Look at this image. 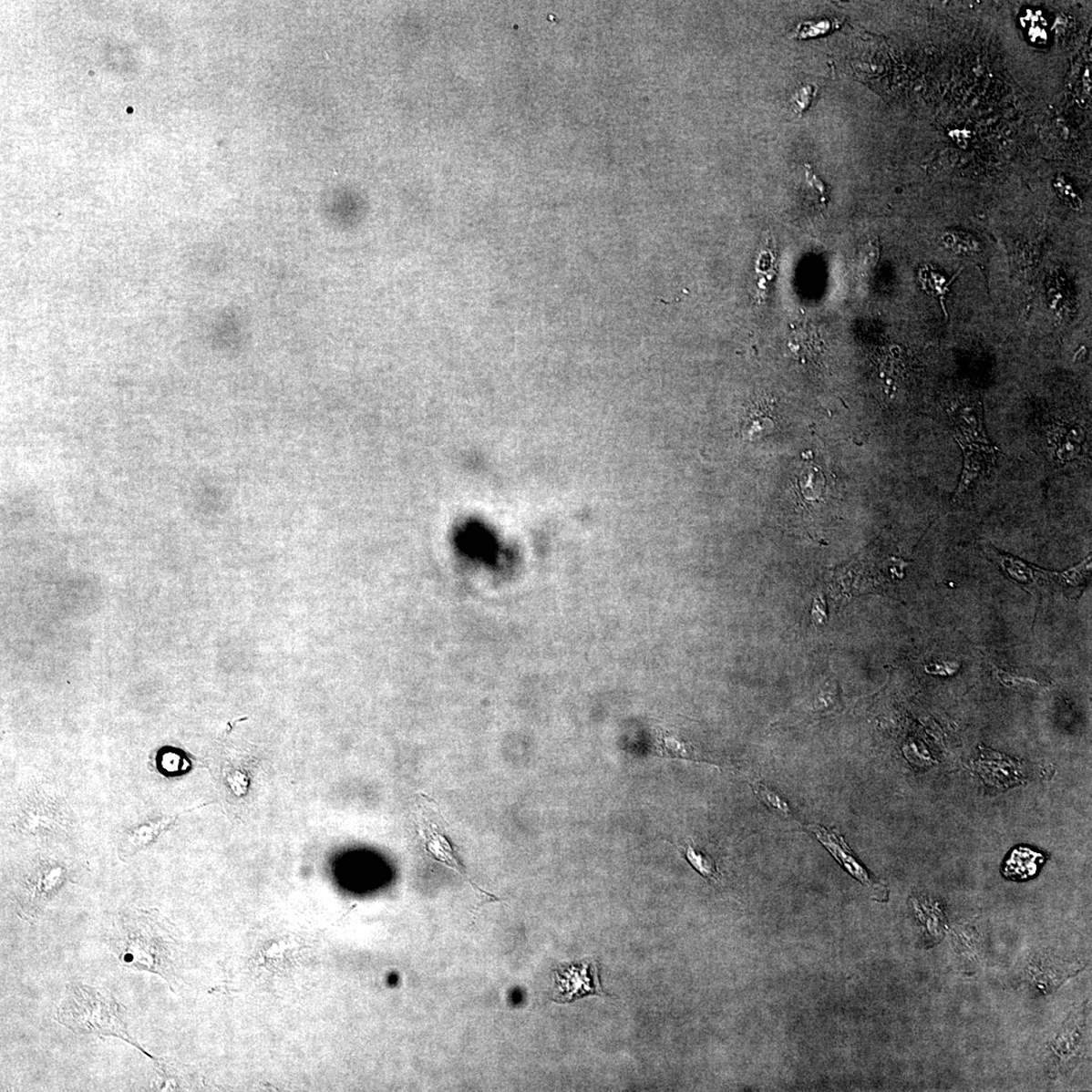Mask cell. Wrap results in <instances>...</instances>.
<instances>
[{"instance_id": "obj_9", "label": "cell", "mask_w": 1092, "mask_h": 1092, "mask_svg": "<svg viewBox=\"0 0 1092 1092\" xmlns=\"http://www.w3.org/2000/svg\"><path fill=\"white\" fill-rule=\"evenodd\" d=\"M1043 857L1035 851L1019 848L1013 851L1010 859L1006 860L1004 873L1006 877L1025 879L1033 876L1042 862Z\"/></svg>"}, {"instance_id": "obj_13", "label": "cell", "mask_w": 1092, "mask_h": 1092, "mask_svg": "<svg viewBox=\"0 0 1092 1092\" xmlns=\"http://www.w3.org/2000/svg\"><path fill=\"white\" fill-rule=\"evenodd\" d=\"M811 91H812V88H804L801 89V91L798 92V95H796V97H795L796 105H798L799 107L800 110H803V108H807L809 105V103H810V101H809L810 96L809 95L811 94Z\"/></svg>"}, {"instance_id": "obj_8", "label": "cell", "mask_w": 1092, "mask_h": 1092, "mask_svg": "<svg viewBox=\"0 0 1092 1092\" xmlns=\"http://www.w3.org/2000/svg\"><path fill=\"white\" fill-rule=\"evenodd\" d=\"M169 819H159L142 823L129 830L122 840L119 850L126 857L133 855L139 850L145 848L159 838L161 831L169 825Z\"/></svg>"}, {"instance_id": "obj_3", "label": "cell", "mask_w": 1092, "mask_h": 1092, "mask_svg": "<svg viewBox=\"0 0 1092 1092\" xmlns=\"http://www.w3.org/2000/svg\"><path fill=\"white\" fill-rule=\"evenodd\" d=\"M552 1001L569 1004L591 995L606 996L600 984L599 966L595 960L587 959L564 964L554 971Z\"/></svg>"}, {"instance_id": "obj_11", "label": "cell", "mask_w": 1092, "mask_h": 1092, "mask_svg": "<svg viewBox=\"0 0 1092 1092\" xmlns=\"http://www.w3.org/2000/svg\"><path fill=\"white\" fill-rule=\"evenodd\" d=\"M755 791L757 795V798H760L767 805V807L784 813L786 816L790 813L788 804L779 798L778 795L767 789L765 785H757Z\"/></svg>"}, {"instance_id": "obj_1", "label": "cell", "mask_w": 1092, "mask_h": 1092, "mask_svg": "<svg viewBox=\"0 0 1092 1092\" xmlns=\"http://www.w3.org/2000/svg\"><path fill=\"white\" fill-rule=\"evenodd\" d=\"M160 914L140 912L124 916L109 939L110 946L127 966L168 974V932Z\"/></svg>"}, {"instance_id": "obj_2", "label": "cell", "mask_w": 1092, "mask_h": 1092, "mask_svg": "<svg viewBox=\"0 0 1092 1092\" xmlns=\"http://www.w3.org/2000/svg\"><path fill=\"white\" fill-rule=\"evenodd\" d=\"M420 795L422 801L421 804H418L417 829L423 840V848L426 853L437 862L455 870L476 891L489 897L490 901H499L498 897L483 891L470 881L466 868L458 857L455 844L448 837L446 828H443L446 825V820L441 816L438 802L428 795L422 793Z\"/></svg>"}, {"instance_id": "obj_4", "label": "cell", "mask_w": 1092, "mask_h": 1092, "mask_svg": "<svg viewBox=\"0 0 1092 1092\" xmlns=\"http://www.w3.org/2000/svg\"><path fill=\"white\" fill-rule=\"evenodd\" d=\"M974 765L984 783L998 789L1011 788L1025 779L1022 764L994 751L984 749Z\"/></svg>"}, {"instance_id": "obj_6", "label": "cell", "mask_w": 1092, "mask_h": 1092, "mask_svg": "<svg viewBox=\"0 0 1092 1092\" xmlns=\"http://www.w3.org/2000/svg\"><path fill=\"white\" fill-rule=\"evenodd\" d=\"M820 840V843L825 846L829 853L838 862L847 870V871L857 879L860 883L869 887H875L872 879L870 878L866 870L860 865L853 853L845 843L843 838L837 836L819 825H811L808 828Z\"/></svg>"}, {"instance_id": "obj_10", "label": "cell", "mask_w": 1092, "mask_h": 1092, "mask_svg": "<svg viewBox=\"0 0 1092 1092\" xmlns=\"http://www.w3.org/2000/svg\"><path fill=\"white\" fill-rule=\"evenodd\" d=\"M683 854L688 860V863L696 870L702 876L714 879L717 876V868L714 860L702 851L694 849L691 845L683 848Z\"/></svg>"}, {"instance_id": "obj_7", "label": "cell", "mask_w": 1092, "mask_h": 1092, "mask_svg": "<svg viewBox=\"0 0 1092 1092\" xmlns=\"http://www.w3.org/2000/svg\"><path fill=\"white\" fill-rule=\"evenodd\" d=\"M955 439L960 444L990 443L984 429L983 410L967 407L954 418Z\"/></svg>"}, {"instance_id": "obj_12", "label": "cell", "mask_w": 1092, "mask_h": 1092, "mask_svg": "<svg viewBox=\"0 0 1092 1092\" xmlns=\"http://www.w3.org/2000/svg\"><path fill=\"white\" fill-rule=\"evenodd\" d=\"M832 24L829 21H821L817 24L807 23L801 24L798 29V36L800 38H809L818 35H825L831 29Z\"/></svg>"}, {"instance_id": "obj_5", "label": "cell", "mask_w": 1092, "mask_h": 1092, "mask_svg": "<svg viewBox=\"0 0 1092 1092\" xmlns=\"http://www.w3.org/2000/svg\"><path fill=\"white\" fill-rule=\"evenodd\" d=\"M960 448L963 450L964 467L954 499H953L954 502L965 497L978 479L987 474L994 466L998 452V448L992 442L960 444Z\"/></svg>"}]
</instances>
